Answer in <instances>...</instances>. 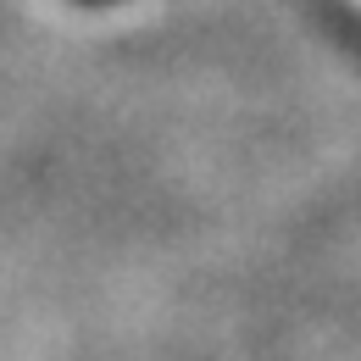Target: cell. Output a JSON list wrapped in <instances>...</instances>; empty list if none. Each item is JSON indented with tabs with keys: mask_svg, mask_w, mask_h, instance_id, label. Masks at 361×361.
I'll return each mask as SVG.
<instances>
[{
	"mask_svg": "<svg viewBox=\"0 0 361 361\" xmlns=\"http://www.w3.org/2000/svg\"><path fill=\"white\" fill-rule=\"evenodd\" d=\"M84 6H94V0H84Z\"/></svg>",
	"mask_w": 361,
	"mask_h": 361,
	"instance_id": "1",
	"label": "cell"
}]
</instances>
